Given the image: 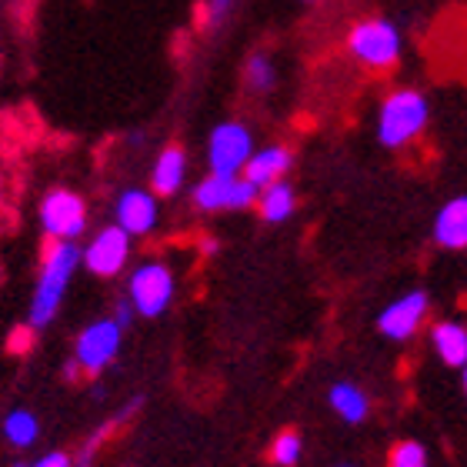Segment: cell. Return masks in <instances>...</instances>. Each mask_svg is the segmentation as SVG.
I'll list each match as a JSON object with an SVG mask.
<instances>
[{"instance_id":"1","label":"cell","mask_w":467,"mask_h":467,"mask_svg":"<svg viewBox=\"0 0 467 467\" xmlns=\"http://www.w3.org/2000/svg\"><path fill=\"white\" fill-rule=\"evenodd\" d=\"M80 264V247L78 241H47L44 257H40V274L30 294V311H27V327L40 331L47 327L60 314V304L67 297V287L74 281Z\"/></svg>"},{"instance_id":"2","label":"cell","mask_w":467,"mask_h":467,"mask_svg":"<svg viewBox=\"0 0 467 467\" xmlns=\"http://www.w3.org/2000/svg\"><path fill=\"white\" fill-rule=\"evenodd\" d=\"M428 98L414 88H400L390 90L388 98L380 100L378 110V140L388 150H400V147L414 144L424 127H428Z\"/></svg>"},{"instance_id":"3","label":"cell","mask_w":467,"mask_h":467,"mask_svg":"<svg viewBox=\"0 0 467 467\" xmlns=\"http://www.w3.org/2000/svg\"><path fill=\"white\" fill-rule=\"evenodd\" d=\"M348 50L360 67L390 70L400 60L404 37H400L398 24H390V20H384V17H368V20H358V24L350 27Z\"/></svg>"},{"instance_id":"4","label":"cell","mask_w":467,"mask_h":467,"mask_svg":"<svg viewBox=\"0 0 467 467\" xmlns=\"http://www.w3.org/2000/svg\"><path fill=\"white\" fill-rule=\"evenodd\" d=\"M177 277L164 261H144L130 271L127 281V301L134 304L140 317H161L174 304Z\"/></svg>"},{"instance_id":"5","label":"cell","mask_w":467,"mask_h":467,"mask_svg":"<svg viewBox=\"0 0 467 467\" xmlns=\"http://www.w3.org/2000/svg\"><path fill=\"white\" fill-rule=\"evenodd\" d=\"M261 187L251 184L244 174H207L204 181H197L191 191L197 211L204 214H217V211H247L257 207Z\"/></svg>"},{"instance_id":"6","label":"cell","mask_w":467,"mask_h":467,"mask_svg":"<svg viewBox=\"0 0 467 467\" xmlns=\"http://www.w3.org/2000/svg\"><path fill=\"white\" fill-rule=\"evenodd\" d=\"M40 227L47 241H78L88 231V201L70 187H50L40 201Z\"/></svg>"},{"instance_id":"7","label":"cell","mask_w":467,"mask_h":467,"mask_svg":"<svg viewBox=\"0 0 467 467\" xmlns=\"http://www.w3.org/2000/svg\"><path fill=\"white\" fill-rule=\"evenodd\" d=\"M254 150L251 127L241 120H221L207 137V167L211 174H244Z\"/></svg>"},{"instance_id":"8","label":"cell","mask_w":467,"mask_h":467,"mask_svg":"<svg viewBox=\"0 0 467 467\" xmlns=\"http://www.w3.org/2000/svg\"><path fill=\"white\" fill-rule=\"evenodd\" d=\"M120 344H124V327L114 317H98V321H90L78 334V341H74V364L84 374H100V370L110 368L117 360Z\"/></svg>"},{"instance_id":"9","label":"cell","mask_w":467,"mask_h":467,"mask_svg":"<svg viewBox=\"0 0 467 467\" xmlns=\"http://www.w3.org/2000/svg\"><path fill=\"white\" fill-rule=\"evenodd\" d=\"M130 234L124 227H100L84 247H80V264L88 267L94 277H117L130 261Z\"/></svg>"},{"instance_id":"10","label":"cell","mask_w":467,"mask_h":467,"mask_svg":"<svg viewBox=\"0 0 467 467\" xmlns=\"http://www.w3.org/2000/svg\"><path fill=\"white\" fill-rule=\"evenodd\" d=\"M431 311V297L424 291L400 294L398 301H390L378 317V331L388 341H410L420 331V324Z\"/></svg>"},{"instance_id":"11","label":"cell","mask_w":467,"mask_h":467,"mask_svg":"<svg viewBox=\"0 0 467 467\" xmlns=\"http://www.w3.org/2000/svg\"><path fill=\"white\" fill-rule=\"evenodd\" d=\"M161 221V204H157L154 191H144V187H127L120 191L114 204V224L124 227L130 237H144L150 234Z\"/></svg>"},{"instance_id":"12","label":"cell","mask_w":467,"mask_h":467,"mask_svg":"<svg viewBox=\"0 0 467 467\" xmlns=\"http://www.w3.org/2000/svg\"><path fill=\"white\" fill-rule=\"evenodd\" d=\"M187 181V150L184 147H164L150 167V191L157 197H174Z\"/></svg>"},{"instance_id":"13","label":"cell","mask_w":467,"mask_h":467,"mask_svg":"<svg viewBox=\"0 0 467 467\" xmlns=\"http://www.w3.org/2000/svg\"><path fill=\"white\" fill-rule=\"evenodd\" d=\"M291 164H294V157L287 147L267 144L251 154V161H247V167H244V177L264 191V187L274 184V181H284V174L291 171Z\"/></svg>"},{"instance_id":"14","label":"cell","mask_w":467,"mask_h":467,"mask_svg":"<svg viewBox=\"0 0 467 467\" xmlns=\"http://www.w3.org/2000/svg\"><path fill=\"white\" fill-rule=\"evenodd\" d=\"M434 241L448 251L467 247V197H454L434 217Z\"/></svg>"},{"instance_id":"15","label":"cell","mask_w":467,"mask_h":467,"mask_svg":"<svg viewBox=\"0 0 467 467\" xmlns=\"http://www.w3.org/2000/svg\"><path fill=\"white\" fill-rule=\"evenodd\" d=\"M431 348L448 368H467V327L458 321H441L431 327Z\"/></svg>"},{"instance_id":"16","label":"cell","mask_w":467,"mask_h":467,"mask_svg":"<svg viewBox=\"0 0 467 467\" xmlns=\"http://www.w3.org/2000/svg\"><path fill=\"white\" fill-rule=\"evenodd\" d=\"M257 211L267 224H284V221H291L294 211H297V194H294V187L287 181H274L261 191L257 197Z\"/></svg>"},{"instance_id":"17","label":"cell","mask_w":467,"mask_h":467,"mask_svg":"<svg viewBox=\"0 0 467 467\" xmlns=\"http://www.w3.org/2000/svg\"><path fill=\"white\" fill-rule=\"evenodd\" d=\"M327 400H331V410L344 420V424H360V420L370 414L368 394H364L358 384H350V380L334 384L331 394H327Z\"/></svg>"},{"instance_id":"18","label":"cell","mask_w":467,"mask_h":467,"mask_svg":"<svg viewBox=\"0 0 467 467\" xmlns=\"http://www.w3.org/2000/svg\"><path fill=\"white\" fill-rule=\"evenodd\" d=\"M0 434H4V441H7L10 448H34L40 441V420L34 410L27 408H17L10 410L7 418H4V424H0Z\"/></svg>"},{"instance_id":"19","label":"cell","mask_w":467,"mask_h":467,"mask_svg":"<svg viewBox=\"0 0 467 467\" xmlns=\"http://www.w3.org/2000/svg\"><path fill=\"white\" fill-rule=\"evenodd\" d=\"M244 84L254 90V94H271L274 84H277V67L267 54H251L247 64H244Z\"/></svg>"},{"instance_id":"20","label":"cell","mask_w":467,"mask_h":467,"mask_svg":"<svg viewBox=\"0 0 467 467\" xmlns=\"http://www.w3.org/2000/svg\"><path fill=\"white\" fill-rule=\"evenodd\" d=\"M304 454V441L297 431H281L271 444V464L277 467H297Z\"/></svg>"},{"instance_id":"21","label":"cell","mask_w":467,"mask_h":467,"mask_svg":"<svg viewBox=\"0 0 467 467\" xmlns=\"http://www.w3.org/2000/svg\"><path fill=\"white\" fill-rule=\"evenodd\" d=\"M388 467H428V448L420 441H400L390 448Z\"/></svg>"},{"instance_id":"22","label":"cell","mask_w":467,"mask_h":467,"mask_svg":"<svg viewBox=\"0 0 467 467\" xmlns=\"http://www.w3.org/2000/svg\"><path fill=\"white\" fill-rule=\"evenodd\" d=\"M14 467H74V458L70 454H64V451H50V454H44V458H37V461H20V464H14Z\"/></svg>"},{"instance_id":"23","label":"cell","mask_w":467,"mask_h":467,"mask_svg":"<svg viewBox=\"0 0 467 467\" xmlns=\"http://www.w3.org/2000/svg\"><path fill=\"white\" fill-rule=\"evenodd\" d=\"M134 304H130V301H127V297H124V301H117V307H114V321L117 324H120V327H127V324H130V321H134Z\"/></svg>"},{"instance_id":"24","label":"cell","mask_w":467,"mask_h":467,"mask_svg":"<svg viewBox=\"0 0 467 467\" xmlns=\"http://www.w3.org/2000/svg\"><path fill=\"white\" fill-rule=\"evenodd\" d=\"M464 394H467V368H464Z\"/></svg>"},{"instance_id":"25","label":"cell","mask_w":467,"mask_h":467,"mask_svg":"<svg viewBox=\"0 0 467 467\" xmlns=\"http://www.w3.org/2000/svg\"><path fill=\"white\" fill-rule=\"evenodd\" d=\"M80 467H88V461H84V464H80Z\"/></svg>"},{"instance_id":"26","label":"cell","mask_w":467,"mask_h":467,"mask_svg":"<svg viewBox=\"0 0 467 467\" xmlns=\"http://www.w3.org/2000/svg\"><path fill=\"white\" fill-rule=\"evenodd\" d=\"M341 467H350V464H341Z\"/></svg>"},{"instance_id":"27","label":"cell","mask_w":467,"mask_h":467,"mask_svg":"<svg viewBox=\"0 0 467 467\" xmlns=\"http://www.w3.org/2000/svg\"><path fill=\"white\" fill-rule=\"evenodd\" d=\"M307 4H311V0H307Z\"/></svg>"}]
</instances>
